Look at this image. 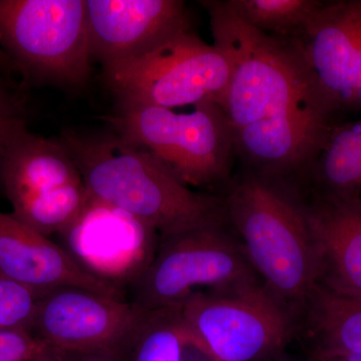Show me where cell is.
<instances>
[{"label": "cell", "instance_id": "1", "mask_svg": "<svg viewBox=\"0 0 361 361\" xmlns=\"http://www.w3.org/2000/svg\"><path fill=\"white\" fill-rule=\"evenodd\" d=\"M213 44L229 61L222 104L235 152L253 172L287 179L314 163L331 132L300 47L292 37L254 30L225 1H202Z\"/></svg>", "mask_w": 361, "mask_h": 361}, {"label": "cell", "instance_id": "2", "mask_svg": "<svg viewBox=\"0 0 361 361\" xmlns=\"http://www.w3.org/2000/svg\"><path fill=\"white\" fill-rule=\"evenodd\" d=\"M56 140L75 161L90 197L129 214L159 237L228 224L222 197L194 191L115 132L68 130Z\"/></svg>", "mask_w": 361, "mask_h": 361}, {"label": "cell", "instance_id": "3", "mask_svg": "<svg viewBox=\"0 0 361 361\" xmlns=\"http://www.w3.org/2000/svg\"><path fill=\"white\" fill-rule=\"evenodd\" d=\"M222 198L256 274L297 317L319 278L303 202L283 182L251 172Z\"/></svg>", "mask_w": 361, "mask_h": 361}, {"label": "cell", "instance_id": "4", "mask_svg": "<svg viewBox=\"0 0 361 361\" xmlns=\"http://www.w3.org/2000/svg\"><path fill=\"white\" fill-rule=\"evenodd\" d=\"M113 132L149 152L188 187L212 189L230 179L234 133L220 104H197L190 113L118 104L109 118Z\"/></svg>", "mask_w": 361, "mask_h": 361}, {"label": "cell", "instance_id": "5", "mask_svg": "<svg viewBox=\"0 0 361 361\" xmlns=\"http://www.w3.org/2000/svg\"><path fill=\"white\" fill-rule=\"evenodd\" d=\"M225 226L159 237L151 262L130 283V302L145 311L180 307L198 292L226 290L260 280L241 242Z\"/></svg>", "mask_w": 361, "mask_h": 361}, {"label": "cell", "instance_id": "6", "mask_svg": "<svg viewBox=\"0 0 361 361\" xmlns=\"http://www.w3.org/2000/svg\"><path fill=\"white\" fill-rule=\"evenodd\" d=\"M0 47L26 78L87 84L92 59L85 0H0Z\"/></svg>", "mask_w": 361, "mask_h": 361}, {"label": "cell", "instance_id": "7", "mask_svg": "<svg viewBox=\"0 0 361 361\" xmlns=\"http://www.w3.org/2000/svg\"><path fill=\"white\" fill-rule=\"evenodd\" d=\"M187 324L220 361H268L297 332L296 315L260 280L198 292L180 306Z\"/></svg>", "mask_w": 361, "mask_h": 361}, {"label": "cell", "instance_id": "8", "mask_svg": "<svg viewBox=\"0 0 361 361\" xmlns=\"http://www.w3.org/2000/svg\"><path fill=\"white\" fill-rule=\"evenodd\" d=\"M229 61L192 30L130 63L104 71L118 104L174 110L215 103L222 106L229 85Z\"/></svg>", "mask_w": 361, "mask_h": 361}, {"label": "cell", "instance_id": "9", "mask_svg": "<svg viewBox=\"0 0 361 361\" xmlns=\"http://www.w3.org/2000/svg\"><path fill=\"white\" fill-rule=\"evenodd\" d=\"M147 312L123 299L61 287L42 295L32 334L59 353L125 361Z\"/></svg>", "mask_w": 361, "mask_h": 361}, {"label": "cell", "instance_id": "10", "mask_svg": "<svg viewBox=\"0 0 361 361\" xmlns=\"http://www.w3.org/2000/svg\"><path fill=\"white\" fill-rule=\"evenodd\" d=\"M292 39L330 116L361 110V0L323 4Z\"/></svg>", "mask_w": 361, "mask_h": 361}, {"label": "cell", "instance_id": "11", "mask_svg": "<svg viewBox=\"0 0 361 361\" xmlns=\"http://www.w3.org/2000/svg\"><path fill=\"white\" fill-rule=\"evenodd\" d=\"M85 14L90 56L103 71L193 30L180 0H85Z\"/></svg>", "mask_w": 361, "mask_h": 361}, {"label": "cell", "instance_id": "12", "mask_svg": "<svg viewBox=\"0 0 361 361\" xmlns=\"http://www.w3.org/2000/svg\"><path fill=\"white\" fill-rule=\"evenodd\" d=\"M0 273L47 293L77 287L123 299L118 285L92 274L73 255L13 214L0 212Z\"/></svg>", "mask_w": 361, "mask_h": 361}, {"label": "cell", "instance_id": "13", "mask_svg": "<svg viewBox=\"0 0 361 361\" xmlns=\"http://www.w3.org/2000/svg\"><path fill=\"white\" fill-rule=\"evenodd\" d=\"M304 208L319 263L317 284L361 298V197L318 194Z\"/></svg>", "mask_w": 361, "mask_h": 361}, {"label": "cell", "instance_id": "14", "mask_svg": "<svg viewBox=\"0 0 361 361\" xmlns=\"http://www.w3.org/2000/svg\"><path fill=\"white\" fill-rule=\"evenodd\" d=\"M0 180L18 217L59 188L82 180L75 161L56 139L32 134L25 123L0 149Z\"/></svg>", "mask_w": 361, "mask_h": 361}, {"label": "cell", "instance_id": "15", "mask_svg": "<svg viewBox=\"0 0 361 361\" xmlns=\"http://www.w3.org/2000/svg\"><path fill=\"white\" fill-rule=\"evenodd\" d=\"M301 314L313 343L311 355H361V298L316 284Z\"/></svg>", "mask_w": 361, "mask_h": 361}, {"label": "cell", "instance_id": "16", "mask_svg": "<svg viewBox=\"0 0 361 361\" xmlns=\"http://www.w3.org/2000/svg\"><path fill=\"white\" fill-rule=\"evenodd\" d=\"M125 361H198L196 334L180 308L148 311Z\"/></svg>", "mask_w": 361, "mask_h": 361}, {"label": "cell", "instance_id": "17", "mask_svg": "<svg viewBox=\"0 0 361 361\" xmlns=\"http://www.w3.org/2000/svg\"><path fill=\"white\" fill-rule=\"evenodd\" d=\"M313 165L322 194L360 196L361 120L332 128Z\"/></svg>", "mask_w": 361, "mask_h": 361}, {"label": "cell", "instance_id": "18", "mask_svg": "<svg viewBox=\"0 0 361 361\" xmlns=\"http://www.w3.org/2000/svg\"><path fill=\"white\" fill-rule=\"evenodd\" d=\"M239 20L254 30L278 37H294L313 18L323 2L316 0H228Z\"/></svg>", "mask_w": 361, "mask_h": 361}, {"label": "cell", "instance_id": "19", "mask_svg": "<svg viewBox=\"0 0 361 361\" xmlns=\"http://www.w3.org/2000/svg\"><path fill=\"white\" fill-rule=\"evenodd\" d=\"M44 294L0 273V330L32 332Z\"/></svg>", "mask_w": 361, "mask_h": 361}, {"label": "cell", "instance_id": "20", "mask_svg": "<svg viewBox=\"0 0 361 361\" xmlns=\"http://www.w3.org/2000/svg\"><path fill=\"white\" fill-rule=\"evenodd\" d=\"M52 350L32 332L0 330V361H32Z\"/></svg>", "mask_w": 361, "mask_h": 361}, {"label": "cell", "instance_id": "21", "mask_svg": "<svg viewBox=\"0 0 361 361\" xmlns=\"http://www.w3.org/2000/svg\"><path fill=\"white\" fill-rule=\"evenodd\" d=\"M20 101L0 80V149L11 133L25 122Z\"/></svg>", "mask_w": 361, "mask_h": 361}, {"label": "cell", "instance_id": "22", "mask_svg": "<svg viewBox=\"0 0 361 361\" xmlns=\"http://www.w3.org/2000/svg\"><path fill=\"white\" fill-rule=\"evenodd\" d=\"M32 361H118L101 356L75 355V353H59L52 350Z\"/></svg>", "mask_w": 361, "mask_h": 361}, {"label": "cell", "instance_id": "23", "mask_svg": "<svg viewBox=\"0 0 361 361\" xmlns=\"http://www.w3.org/2000/svg\"><path fill=\"white\" fill-rule=\"evenodd\" d=\"M315 361H361V355H311Z\"/></svg>", "mask_w": 361, "mask_h": 361}, {"label": "cell", "instance_id": "24", "mask_svg": "<svg viewBox=\"0 0 361 361\" xmlns=\"http://www.w3.org/2000/svg\"><path fill=\"white\" fill-rule=\"evenodd\" d=\"M0 70L4 71H18L11 59L6 54V51L0 47Z\"/></svg>", "mask_w": 361, "mask_h": 361}, {"label": "cell", "instance_id": "25", "mask_svg": "<svg viewBox=\"0 0 361 361\" xmlns=\"http://www.w3.org/2000/svg\"><path fill=\"white\" fill-rule=\"evenodd\" d=\"M268 361H315L312 357L308 358L306 360H291V358L284 357L283 355H280L279 357L274 358V360H271Z\"/></svg>", "mask_w": 361, "mask_h": 361}]
</instances>
